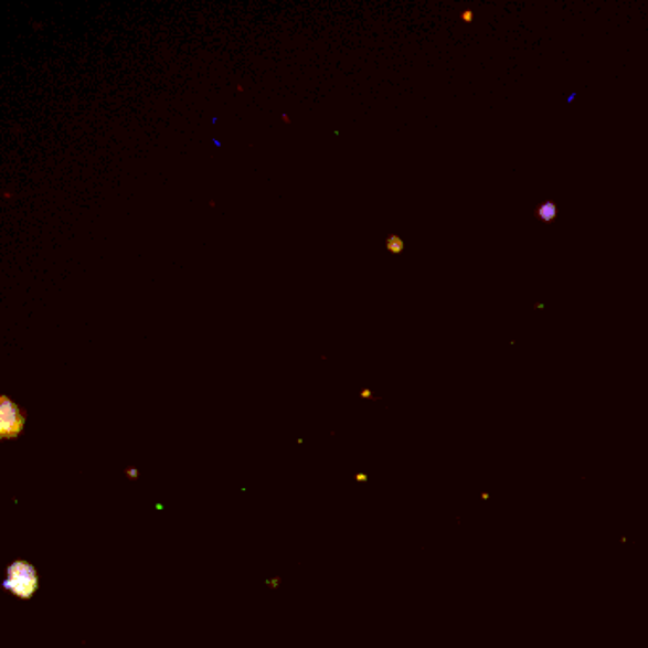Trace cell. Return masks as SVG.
I'll list each match as a JSON object with an SVG mask.
<instances>
[{
	"label": "cell",
	"instance_id": "cell-1",
	"mask_svg": "<svg viewBox=\"0 0 648 648\" xmlns=\"http://www.w3.org/2000/svg\"><path fill=\"white\" fill-rule=\"evenodd\" d=\"M4 587H7V592L20 597V599H31L39 589V574L28 561H14L12 565L8 566Z\"/></svg>",
	"mask_w": 648,
	"mask_h": 648
},
{
	"label": "cell",
	"instance_id": "cell-2",
	"mask_svg": "<svg viewBox=\"0 0 648 648\" xmlns=\"http://www.w3.org/2000/svg\"><path fill=\"white\" fill-rule=\"evenodd\" d=\"M25 426V415L10 397L2 396L0 403V436L2 439H14Z\"/></svg>",
	"mask_w": 648,
	"mask_h": 648
},
{
	"label": "cell",
	"instance_id": "cell-3",
	"mask_svg": "<svg viewBox=\"0 0 648 648\" xmlns=\"http://www.w3.org/2000/svg\"><path fill=\"white\" fill-rule=\"evenodd\" d=\"M537 219L542 221V223H552L553 219H557V205L552 200H546V202H542V204L537 208Z\"/></svg>",
	"mask_w": 648,
	"mask_h": 648
},
{
	"label": "cell",
	"instance_id": "cell-4",
	"mask_svg": "<svg viewBox=\"0 0 648 648\" xmlns=\"http://www.w3.org/2000/svg\"><path fill=\"white\" fill-rule=\"evenodd\" d=\"M386 247H389V252L402 253L405 244H403V240L400 238V236H390V238L386 240Z\"/></svg>",
	"mask_w": 648,
	"mask_h": 648
},
{
	"label": "cell",
	"instance_id": "cell-5",
	"mask_svg": "<svg viewBox=\"0 0 648 648\" xmlns=\"http://www.w3.org/2000/svg\"><path fill=\"white\" fill-rule=\"evenodd\" d=\"M463 20L468 21V23H470V21L474 20V14H471L470 10H468V12H465V14H463Z\"/></svg>",
	"mask_w": 648,
	"mask_h": 648
}]
</instances>
